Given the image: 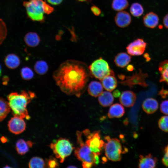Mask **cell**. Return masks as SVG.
<instances>
[{"label": "cell", "instance_id": "1", "mask_svg": "<svg viewBox=\"0 0 168 168\" xmlns=\"http://www.w3.org/2000/svg\"><path fill=\"white\" fill-rule=\"evenodd\" d=\"M83 63L68 59L62 63L53 72L56 85L63 93L79 97L85 91L90 73Z\"/></svg>", "mask_w": 168, "mask_h": 168}, {"label": "cell", "instance_id": "2", "mask_svg": "<svg viewBox=\"0 0 168 168\" xmlns=\"http://www.w3.org/2000/svg\"><path fill=\"white\" fill-rule=\"evenodd\" d=\"M35 96L34 92L25 90L19 93L13 92L9 94L7 99L13 115L29 119L30 117L27 109V106Z\"/></svg>", "mask_w": 168, "mask_h": 168}, {"label": "cell", "instance_id": "3", "mask_svg": "<svg viewBox=\"0 0 168 168\" xmlns=\"http://www.w3.org/2000/svg\"><path fill=\"white\" fill-rule=\"evenodd\" d=\"M27 14L32 20L43 21L44 14L51 13L54 8L43 0H29L24 2Z\"/></svg>", "mask_w": 168, "mask_h": 168}, {"label": "cell", "instance_id": "4", "mask_svg": "<svg viewBox=\"0 0 168 168\" xmlns=\"http://www.w3.org/2000/svg\"><path fill=\"white\" fill-rule=\"evenodd\" d=\"M50 147L56 157L63 163L65 158L69 156L74 148L68 139L60 138L51 143Z\"/></svg>", "mask_w": 168, "mask_h": 168}, {"label": "cell", "instance_id": "5", "mask_svg": "<svg viewBox=\"0 0 168 168\" xmlns=\"http://www.w3.org/2000/svg\"><path fill=\"white\" fill-rule=\"evenodd\" d=\"M105 139L107 142L105 143L103 147L107 157L114 161H120L121 154L123 151L119 140L116 138H111L108 136H105Z\"/></svg>", "mask_w": 168, "mask_h": 168}, {"label": "cell", "instance_id": "6", "mask_svg": "<svg viewBox=\"0 0 168 168\" xmlns=\"http://www.w3.org/2000/svg\"><path fill=\"white\" fill-rule=\"evenodd\" d=\"M88 69L91 77L100 81L107 76L114 75L108 63L101 57L94 61L89 66Z\"/></svg>", "mask_w": 168, "mask_h": 168}, {"label": "cell", "instance_id": "7", "mask_svg": "<svg viewBox=\"0 0 168 168\" xmlns=\"http://www.w3.org/2000/svg\"><path fill=\"white\" fill-rule=\"evenodd\" d=\"M77 143L78 147L74 151V154L77 158L82 161H86L94 163V154L91 151L89 147L83 141L82 136V133L77 131Z\"/></svg>", "mask_w": 168, "mask_h": 168}, {"label": "cell", "instance_id": "8", "mask_svg": "<svg viewBox=\"0 0 168 168\" xmlns=\"http://www.w3.org/2000/svg\"><path fill=\"white\" fill-rule=\"evenodd\" d=\"M147 77V73H143L140 70L138 73L136 72L131 76L126 77V80L120 83L124 85H128L130 87L135 85H139L146 87L148 85L146 82L145 79Z\"/></svg>", "mask_w": 168, "mask_h": 168}, {"label": "cell", "instance_id": "9", "mask_svg": "<svg viewBox=\"0 0 168 168\" xmlns=\"http://www.w3.org/2000/svg\"><path fill=\"white\" fill-rule=\"evenodd\" d=\"M147 44L142 39H137L130 43L127 47L128 53L132 56H139L144 52Z\"/></svg>", "mask_w": 168, "mask_h": 168}, {"label": "cell", "instance_id": "10", "mask_svg": "<svg viewBox=\"0 0 168 168\" xmlns=\"http://www.w3.org/2000/svg\"><path fill=\"white\" fill-rule=\"evenodd\" d=\"M83 133L87 137V139L85 143L89 147L101 149L105 142L100 139L99 131H95L91 133L90 131L87 130L85 131Z\"/></svg>", "mask_w": 168, "mask_h": 168}, {"label": "cell", "instance_id": "11", "mask_svg": "<svg viewBox=\"0 0 168 168\" xmlns=\"http://www.w3.org/2000/svg\"><path fill=\"white\" fill-rule=\"evenodd\" d=\"M8 126L9 130L11 133L18 134L25 130L26 124L23 118L14 116L8 121Z\"/></svg>", "mask_w": 168, "mask_h": 168}, {"label": "cell", "instance_id": "12", "mask_svg": "<svg viewBox=\"0 0 168 168\" xmlns=\"http://www.w3.org/2000/svg\"><path fill=\"white\" fill-rule=\"evenodd\" d=\"M136 98V95L133 91H126L122 92L119 100L121 104L126 107H131L134 104Z\"/></svg>", "mask_w": 168, "mask_h": 168}, {"label": "cell", "instance_id": "13", "mask_svg": "<svg viewBox=\"0 0 168 168\" xmlns=\"http://www.w3.org/2000/svg\"><path fill=\"white\" fill-rule=\"evenodd\" d=\"M138 167L139 168H153L156 167L157 159L151 154L147 155L139 156Z\"/></svg>", "mask_w": 168, "mask_h": 168}, {"label": "cell", "instance_id": "14", "mask_svg": "<svg viewBox=\"0 0 168 168\" xmlns=\"http://www.w3.org/2000/svg\"><path fill=\"white\" fill-rule=\"evenodd\" d=\"M114 20L117 26L121 28H124L130 23L131 18L128 13L122 11L116 14Z\"/></svg>", "mask_w": 168, "mask_h": 168}, {"label": "cell", "instance_id": "15", "mask_svg": "<svg viewBox=\"0 0 168 168\" xmlns=\"http://www.w3.org/2000/svg\"><path fill=\"white\" fill-rule=\"evenodd\" d=\"M143 110L147 114L154 113L157 110L158 103L155 99L149 98L146 99L142 104Z\"/></svg>", "mask_w": 168, "mask_h": 168}, {"label": "cell", "instance_id": "16", "mask_svg": "<svg viewBox=\"0 0 168 168\" xmlns=\"http://www.w3.org/2000/svg\"><path fill=\"white\" fill-rule=\"evenodd\" d=\"M159 18L158 16L153 12H150L145 15L143 17L144 26L149 28H154L158 25Z\"/></svg>", "mask_w": 168, "mask_h": 168}, {"label": "cell", "instance_id": "17", "mask_svg": "<svg viewBox=\"0 0 168 168\" xmlns=\"http://www.w3.org/2000/svg\"><path fill=\"white\" fill-rule=\"evenodd\" d=\"M101 81L104 88L109 91H113L117 85V80L114 75H110L107 76Z\"/></svg>", "mask_w": 168, "mask_h": 168}, {"label": "cell", "instance_id": "18", "mask_svg": "<svg viewBox=\"0 0 168 168\" xmlns=\"http://www.w3.org/2000/svg\"><path fill=\"white\" fill-rule=\"evenodd\" d=\"M131 57L125 52H121L115 57L114 62L118 67L121 68L125 67L131 61Z\"/></svg>", "mask_w": 168, "mask_h": 168}, {"label": "cell", "instance_id": "19", "mask_svg": "<svg viewBox=\"0 0 168 168\" xmlns=\"http://www.w3.org/2000/svg\"><path fill=\"white\" fill-rule=\"evenodd\" d=\"M33 145V143L30 141H26L23 139H20L16 143V150L19 154L23 155L29 151Z\"/></svg>", "mask_w": 168, "mask_h": 168}, {"label": "cell", "instance_id": "20", "mask_svg": "<svg viewBox=\"0 0 168 168\" xmlns=\"http://www.w3.org/2000/svg\"><path fill=\"white\" fill-rule=\"evenodd\" d=\"M4 61L6 66L12 69L17 68L21 63L19 57L14 54H8L5 57Z\"/></svg>", "mask_w": 168, "mask_h": 168}, {"label": "cell", "instance_id": "21", "mask_svg": "<svg viewBox=\"0 0 168 168\" xmlns=\"http://www.w3.org/2000/svg\"><path fill=\"white\" fill-rule=\"evenodd\" d=\"M24 40L26 45L28 47L34 48L39 45L40 42V39L36 33L29 32L25 35Z\"/></svg>", "mask_w": 168, "mask_h": 168}, {"label": "cell", "instance_id": "22", "mask_svg": "<svg viewBox=\"0 0 168 168\" xmlns=\"http://www.w3.org/2000/svg\"><path fill=\"white\" fill-rule=\"evenodd\" d=\"M103 87L102 84L100 82L96 81H92L88 86L87 91L91 96L97 97L103 92Z\"/></svg>", "mask_w": 168, "mask_h": 168}, {"label": "cell", "instance_id": "23", "mask_svg": "<svg viewBox=\"0 0 168 168\" xmlns=\"http://www.w3.org/2000/svg\"><path fill=\"white\" fill-rule=\"evenodd\" d=\"M124 113V109L122 105L118 103H116L110 106L108 115L110 118H119L122 117Z\"/></svg>", "mask_w": 168, "mask_h": 168}, {"label": "cell", "instance_id": "24", "mask_svg": "<svg viewBox=\"0 0 168 168\" xmlns=\"http://www.w3.org/2000/svg\"><path fill=\"white\" fill-rule=\"evenodd\" d=\"M98 100L101 106L106 107L110 105L113 103L114 98L113 96L109 91H105L99 96Z\"/></svg>", "mask_w": 168, "mask_h": 168}, {"label": "cell", "instance_id": "25", "mask_svg": "<svg viewBox=\"0 0 168 168\" xmlns=\"http://www.w3.org/2000/svg\"><path fill=\"white\" fill-rule=\"evenodd\" d=\"M158 69L161 76L160 82L168 84V60H165L159 64Z\"/></svg>", "mask_w": 168, "mask_h": 168}, {"label": "cell", "instance_id": "26", "mask_svg": "<svg viewBox=\"0 0 168 168\" xmlns=\"http://www.w3.org/2000/svg\"><path fill=\"white\" fill-rule=\"evenodd\" d=\"M34 69L35 72L40 75H43L48 71L49 66L47 63L43 60H39L35 63Z\"/></svg>", "mask_w": 168, "mask_h": 168}, {"label": "cell", "instance_id": "27", "mask_svg": "<svg viewBox=\"0 0 168 168\" xmlns=\"http://www.w3.org/2000/svg\"><path fill=\"white\" fill-rule=\"evenodd\" d=\"M10 111L8 101L4 98L0 97V122L6 117Z\"/></svg>", "mask_w": 168, "mask_h": 168}, {"label": "cell", "instance_id": "28", "mask_svg": "<svg viewBox=\"0 0 168 168\" xmlns=\"http://www.w3.org/2000/svg\"><path fill=\"white\" fill-rule=\"evenodd\" d=\"M45 163L44 160L39 157H32L29 163V167L31 168H43L45 167Z\"/></svg>", "mask_w": 168, "mask_h": 168}, {"label": "cell", "instance_id": "29", "mask_svg": "<svg viewBox=\"0 0 168 168\" xmlns=\"http://www.w3.org/2000/svg\"><path fill=\"white\" fill-rule=\"evenodd\" d=\"M20 73L21 78L26 81L31 80L34 76V73L32 69L27 66L23 67L21 69Z\"/></svg>", "mask_w": 168, "mask_h": 168}, {"label": "cell", "instance_id": "30", "mask_svg": "<svg viewBox=\"0 0 168 168\" xmlns=\"http://www.w3.org/2000/svg\"><path fill=\"white\" fill-rule=\"evenodd\" d=\"M128 6V3L127 0H113L112 3V8L118 11L126 8Z\"/></svg>", "mask_w": 168, "mask_h": 168}, {"label": "cell", "instance_id": "31", "mask_svg": "<svg viewBox=\"0 0 168 168\" xmlns=\"http://www.w3.org/2000/svg\"><path fill=\"white\" fill-rule=\"evenodd\" d=\"M130 11L132 15L136 17L141 16L144 12V9L142 6L138 2L134 3L132 4Z\"/></svg>", "mask_w": 168, "mask_h": 168}, {"label": "cell", "instance_id": "32", "mask_svg": "<svg viewBox=\"0 0 168 168\" xmlns=\"http://www.w3.org/2000/svg\"><path fill=\"white\" fill-rule=\"evenodd\" d=\"M7 35V29L3 21L0 18V45L5 40Z\"/></svg>", "mask_w": 168, "mask_h": 168}, {"label": "cell", "instance_id": "33", "mask_svg": "<svg viewBox=\"0 0 168 168\" xmlns=\"http://www.w3.org/2000/svg\"><path fill=\"white\" fill-rule=\"evenodd\" d=\"M158 126L162 131L168 132V116L161 117L158 122Z\"/></svg>", "mask_w": 168, "mask_h": 168}, {"label": "cell", "instance_id": "34", "mask_svg": "<svg viewBox=\"0 0 168 168\" xmlns=\"http://www.w3.org/2000/svg\"><path fill=\"white\" fill-rule=\"evenodd\" d=\"M160 109L163 114L168 115V100L163 101L160 105Z\"/></svg>", "mask_w": 168, "mask_h": 168}, {"label": "cell", "instance_id": "35", "mask_svg": "<svg viewBox=\"0 0 168 168\" xmlns=\"http://www.w3.org/2000/svg\"><path fill=\"white\" fill-rule=\"evenodd\" d=\"M47 164L49 168H56L58 166V163L54 158H50L48 161Z\"/></svg>", "mask_w": 168, "mask_h": 168}, {"label": "cell", "instance_id": "36", "mask_svg": "<svg viewBox=\"0 0 168 168\" xmlns=\"http://www.w3.org/2000/svg\"><path fill=\"white\" fill-rule=\"evenodd\" d=\"M158 95H160L163 98H166L168 97V90L164 89L162 88L158 92Z\"/></svg>", "mask_w": 168, "mask_h": 168}, {"label": "cell", "instance_id": "37", "mask_svg": "<svg viewBox=\"0 0 168 168\" xmlns=\"http://www.w3.org/2000/svg\"><path fill=\"white\" fill-rule=\"evenodd\" d=\"M91 10L93 13L96 16H98L101 13L100 9L95 6H93L91 7Z\"/></svg>", "mask_w": 168, "mask_h": 168}, {"label": "cell", "instance_id": "38", "mask_svg": "<svg viewBox=\"0 0 168 168\" xmlns=\"http://www.w3.org/2000/svg\"><path fill=\"white\" fill-rule=\"evenodd\" d=\"M47 1L50 4L56 5L60 4L63 0H47Z\"/></svg>", "mask_w": 168, "mask_h": 168}, {"label": "cell", "instance_id": "39", "mask_svg": "<svg viewBox=\"0 0 168 168\" xmlns=\"http://www.w3.org/2000/svg\"><path fill=\"white\" fill-rule=\"evenodd\" d=\"M93 165L92 163L84 161L82 163V166L84 168H90Z\"/></svg>", "mask_w": 168, "mask_h": 168}, {"label": "cell", "instance_id": "40", "mask_svg": "<svg viewBox=\"0 0 168 168\" xmlns=\"http://www.w3.org/2000/svg\"><path fill=\"white\" fill-rule=\"evenodd\" d=\"M163 22L164 26L168 29V13L164 17Z\"/></svg>", "mask_w": 168, "mask_h": 168}, {"label": "cell", "instance_id": "41", "mask_svg": "<svg viewBox=\"0 0 168 168\" xmlns=\"http://www.w3.org/2000/svg\"><path fill=\"white\" fill-rule=\"evenodd\" d=\"M163 164L167 167H168V156L165 154L162 159Z\"/></svg>", "mask_w": 168, "mask_h": 168}, {"label": "cell", "instance_id": "42", "mask_svg": "<svg viewBox=\"0 0 168 168\" xmlns=\"http://www.w3.org/2000/svg\"><path fill=\"white\" fill-rule=\"evenodd\" d=\"M94 154V153H93ZM94 154V163L95 165H97L99 163L100 160L98 155Z\"/></svg>", "mask_w": 168, "mask_h": 168}, {"label": "cell", "instance_id": "43", "mask_svg": "<svg viewBox=\"0 0 168 168\" xmlns=\"http://www.w3.org/2000/svg\"><path fill=\"white\" fill-rule=\"evenodd\" d=\"M121 93L118 90H115L113 92V96L115 97H117L120 96Z\"/></svg>", "mask_w": 168, "mask_h": 168}, {"label": "cell", "instance_id": "44", "mask_svg": "<svg viewBox=\"0 0 168 168\" xmlns=\"http://www.w3.org/2000/svg\"><path fill=\"white\" fill-rule=\"evenodd\" d=\"M128 71H133L134 69V67L131 64L128 65L127 68Z\"/></svg>", "mask_w": 168, "mask_h": 168}, {"label": "cell", "instance_id": "45", "mask_svg": "<svg viewBox=\"0 0 168 168\" xmlns=\"http://www.w3.org/2000/svg\"><path fill=\"white\" fill-rule=\"evenodd\" d=\"M144 57L147 61L149 60L150 59L149 57V54L147 53H146L144 55Z\"/></svg>", "mask_w": 168, "mask_h": 168}, {"label": "cell", "instance_id": "46", "mask_svg": "<svg viewBox=\"0 0 168 168\" xmlns=\"http://www.w3.org/2000/svg\"><path fill=\"white\" fill-rule=\"evenodd\" d=\"M165 154L168 156V145L164 149Z\"/></svg>", "mask_w": 168, "mask_h": 168}, {"label": "cell", "instance_id": "47", "mask_svg": "<svg viewBox=\"0 0 168 168\" xmlns=\"http://www.w3.org/2000/svg\"><path fill=\"white\" fill-rule=\"evenodd\" d=\"M2 73V69L1 65L0 64V77L1 76Z\"/></svg>", "mask_w": 168, "mask_h": 168}, {"label": "cell", "instance_id": "48", "mask_svg": "<svg viewBox=\"0 0 168 168\" xmlns=\"http://www.w3.org/2000/svg\"><path fill=\"white\" fill-rule=\"evenodd\" d=\"M69 167V168H72H72H76V167L75 166H69V167Z\"/></svg>", "mask_w": 168, "mask_h": 168}, {"label": "cell", "instance_id": "49", "mask_svg": "<svg viewBox=\"0 0 168 168\" xmlns=\"http://www.w3.org/2000/svg\"><path fill=\"white\" fill-rule=\"evenodd\" d=\"M78 0L80 2H83V1H86V0Z\"/></svg>", "mask_w": 168, "mask_h": 168}]
</instances>
